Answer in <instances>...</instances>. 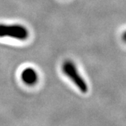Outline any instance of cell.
<instances>
[{
  "instance_id": "cell-1",
  "label": "cell",
  "mask_w": 126,
  "mask_h": 126,
  "mask_svg": "<svg viewBox=\"0 0 126 126\" xmlns=\"http://www.w3.org/2000/svg\"><path fill=\"white\" fill-rule=\"evenodd\" d=\"M62 69L64 73L72 81L75 85L79 89V91L81 93H87L88 91V85L83 77L80 75L79 71L73 62L70 60L65 61L62 64Z\"/></svg>"
},
{
  "instance_id": "cell-2",
  "label": "cell",
  "mask_w": 126,
  "mask_h": 126,
  "mask_svg": "<svg viewBox=\"0 0 126 126\" xmlns=\"http://www.w3.org/2000/svg\"><path fill=\"white\" fill-rule=\"evenodd\" d=\"M29 37V31L21 24H0V37H11L24 40Z\"/></svg>"
},
{
  "instance_id": "cell-3",
  "label": "cell",
  "mask_w": 126,
  "mask_h": 126,
  "mask_svg": "<svg viewBox=\"0 0 126 126\" xmlns=\"http://www.w3.org/2000/svg\"><path fill=\"white\" fill-rule=\"evenodd\" d=\"M21 77L23 82L30 86L34 85L38 80V75L37 71L32 68H24L22 71Z\"/></svg>"
},
{
  "instance_id": "cell-4",
  "label": "cell",
  "mask_w": 126,
  "mask_h": 126,
  "mask_svg": "<svg viewBox=\"0 0 126 126\" xmlns=\"http://www.w3.org/2000/svg\"><path fill=\"white\" fill-rule=\"evenodd\" d=\"M122 38L123 41H124L125 43H126V31L123 33V34H122Z\"/></svg>"
}]
</instances>
